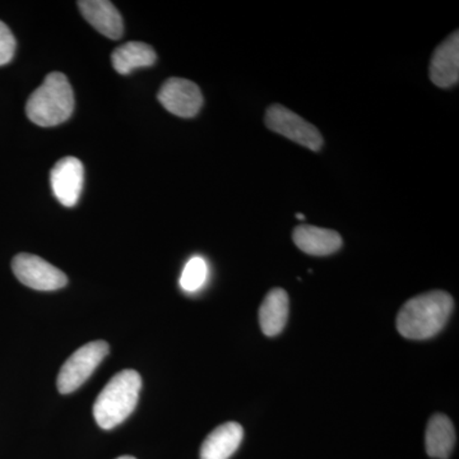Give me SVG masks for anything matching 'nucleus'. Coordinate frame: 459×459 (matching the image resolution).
Returning <instances> with one entry per match:
<instances>
[{
    "label": "nucleus",
    "instance_id": "nucleus-1",
    "mask_svg": "<svg viewBox=\"0 0 459 459\" xmlns=\"http://www.w3.org/2000/svg\"><path fill=\"white\" fill-rule=\"evenodd\" d=\"M455 301L442 290L425 292L410 299L397 316V329L409 340H428L437 336L451 318Z\"/></svg>",
    "mask_w": 459,
    "mask_h": 459
},
{
    "label": "nucleus",
    "instance_id": "nucleus-2",
    "mask_svg": "<svg viewBox=\"0 0 459 459\" xmlns=\"http://www.w3.org/2000/svg\"><path fill=\"white\" fill-rule=\"evenodd\" d=\"M142 377L135 370L115 374L93 404V418L101 429L110 430L129 418L137 406Z\"/></svg>",
    "mask_w": 459,
    "mask_h": 459
},
{
    "label": "nucleus",
    "instance_id": "nucleus-3",
    "mask_svg": "<svg viewBox=\"0 0 459 459\" xmlns=\"http://www.w3.org/2000/svg\"><path fill=\"white\" fill-rule=\"evenodd\" d=\"M74 111V93L65 74H48L44 82L30 96L26 114L36 126H56L66 122Z\"/></svg>",
    "mask_w": 459,
    "mask_h": 459
},
{
    "label": "nucleus",
    "instance_id": "nucleus-4",
    "mask_svg": "<svg viewBox=\"0 0 459 459\" xmlns=\"http://www.w3.org/2000/svg\"><path fill=\"white\" fill-rule=\"evenodd\" d=\"M108 350L110 347L105 341H93L72 353L57 376V391L62 394L77 391L107 358Z\"/></svg>",
    "mask_w": 459,
    "mask_h": 459
},
{
    "label": "nucleus",
    "instance_id": "nucleus-5",
    "mask_svg": "<svg viewBox=\"0 0 459 459\" xmlns=\"http://www.w3.org/2000/svg\"><path fill=\"white\" fill-rule=\"evenodd\" d=\"M265 126L270 131L279 133L309 150L319 151L323 146V137L318 129L283 105H272L267 108Z\"/></svg>",
    "mask_w": 459,
    "mask_h": 459
},
{
    "label": "nucleus",
    "instance_id": "nucleus-6",
    "mask_svg": "<svg viewBox=\"0 0 459 459\" xmlns=\"http://www.w3.org/2000/svg\"><path fill=\"white\" fill-rule=\"evenodd\" d=\"M12 270L21 283L39 291H56L68 283L65 272L40 256L27 253L14 256Z\"/></svg>",
    "mask_w": 459,
    "mask_h": 459
},
{
    "label": "nucleus",
    "instance_id": "nucleus-7",
    "mask_svg": "<svg viewBox=\"0 0 459 459\" xmlns=\"http://www.w3.org/2000/svg\"><path fill=\"white\" fill-rule=\"evenodd\" d=\"M157 98L166 110L180 117H195L204 105L201 89L184 78L175 77L166 81Z\"/></svg>",
    "mask_w": 459,
    "mask_h": 459
},
{
    "label": "nucleus",
    "instance_id": "nucleus-8",
    "mask_svg": "<svg viewBox=\"0 0 459 459\" xmlns=\"http://www.w3.org/2000/svg\"><path fill=\"white\" fill-rule=\"evenodd\" d=\"M51 189L65 207H74L80 201L84 183V169L77 157H63L50 172Z\"/></svg>",
    "mask_w": 459,
    "mask_h": 459
},
{
    "label": "nucleus",
    "instance_id": "nucleus-9",
    "mask_svg": "<svg viewBox=\"0 0 459 459\" xmlns=\"http://www.w3.org/2000/svg\"><path fill=\"white\" fill-rule=\"evenodd\" d=\"M431 82L440 89L455 86L459 80V33L455 31L435 49L431 57Z\"/></svg>",
    "mask_w": 459,
    "mask_h": 459
},
{
    "label": "nucleus",
    "instance_id": "nucleus-10",
    "mask_svg": "<svg viewBox=\"0 0 459 459\" xmlns=\"http://www.w3.org/2000/svg\"><path fill=\"white\" fill-rule=\"evenodd\" d=\"M78 7L82 12L84 20L102 35L119 40L124 33L122 14L115 5L108 0H81Z\"/></svg>",
    "mask_w": 459,
    "mask_h": 459
},
{
    "label": "nucleus",
    "instance_id": "nucleus-11",
    "mask_svg": "<svg viewBox=\"0 0 459 459\" xmlns=\"http://www.w3.org/2000/svg\"><path fill=\"white\" fill-rule=\"evenodd\" d=\"M294 243L301 252L316 256L331 255L342 247V238L334 230L301 225L292 234Z\"/></svg>",
    "mask_w": 459,
    "mask_h": 459
},
{
    "label": "nucleus",
    "instance_id": "nucleus-12",
    "mask_svg": "<svg viewBox=\"0 0 459 459\" xmlns=\"http://www.w3.org/2000/svg\"><path fill=\"white\" fill-rule=\"evenodd\" d=\"M244 430L238 422H226L208 434L201 448V459H229L243 442Z\"/></svg>",
    "mask_w": 459,
    "mask_h": 459
},
{
    "label": "nucleus",
    "instance_id": "nucleus-13",
    "mask_svg": "<svg viewBox=\"0 0 459 459\" xmlns=\"http://www.w3.org/2000/svg\"><path fill=\"white\" fill-rule=\"evenodd\" d=\"M289 295L285 290H271L259 307V325L263 333L268 337L280 334L289 319Z\"/></svg>",
    "mask_w": 459,
    "mask_h": 459
},
{
    "label": "nucleus",
    "instance_id": "nucleus-14",
    "mask_svg": "<svg viewBox=\"0 0 459 459\" xmlns=\"http://www.w3.org/2000/svg\"><path fill=\"white\" fill-rule=\"evenodd\" d=\"M455 446V425L448 416L443 413H435L429 420L427 435H425V446L429 457L448 459L451 457Z\"/></svg>",
    "mask_w": 459,
    "mask_h": 459
},
{
    "label": "nucleus",
    "instance_id": "nucleus-15",
    "mask_svg": "<svg viewBox=\"0 0 459 459\" xmlns=\"http://www.w3.org/2000/svg\"><path fill=\"white\" fill-rule=\"evenodd\" d=\"M156 51L151 45L144 42H126L114 50L113 66L119 74H129L137 68H144L155 65Z\"/></svg>",
    "mask_w": 459,
    "mask_h": 459
},
{
    "label": "nucleus",
    "instance_id": "nucleus-16",
    "mask_svg": "<svg viewBox=\"0 0 459 459\" xmlns=\"http://www.w3.org/2000/svg\"><path fill=\"white\" fill-rule=\"evenodd\" d=\"M208 277V265L202 256H193L186 267L180 277V286L184 291L195 292L198 291L204 285Z\"/></svg>",
    "mask_w": 459,
    "mask_h": 459
},
{
    "label": "nucleus",
    "instance_id": "nucleus-17",
    "mask_svg": "<svg viewBox=\"0 0 459 459\" xmlns=\"http://www.w3.org/2000/svg\"><path fill=\"white\" fill-rule=\"evenodd\" d=\"M16 45L13 33L0 21V66L8 65L13 59Z\"/></svg>",
    "mask_w": 459,
    "mask_h": 459
},
{
    "label": "nucleus",
    "instance_id": "nucleus-18",
    "mask_svg": "<svg viewBox=\"0 0 459 459\" xmlns=\"http://www.w3.org/2000/svg\"><path fill=\"white\" fill-rule=\"evenodd\" d=\"M296 217H298L299 220H305V216L303 213H298L296 214Z\"/></svg>",
    "mask_w": 459,
    "mask_h": 459
},
{
    "label": "nucleus",
    "instance_id": "nucleus-19",
    "mask_svg": "<svg viewBox=\"0 0 459 459\" xmlns=\"http://www.w3.org/2000/svg\"><path fill=\"white\" fill-rule=\"evenodd\" d=\"M117 459H135L134 457H131V455H123V457H119Z\"/></svg>",
    "mask_w": 459,
    "mask_h": 459
}]
</instances>
